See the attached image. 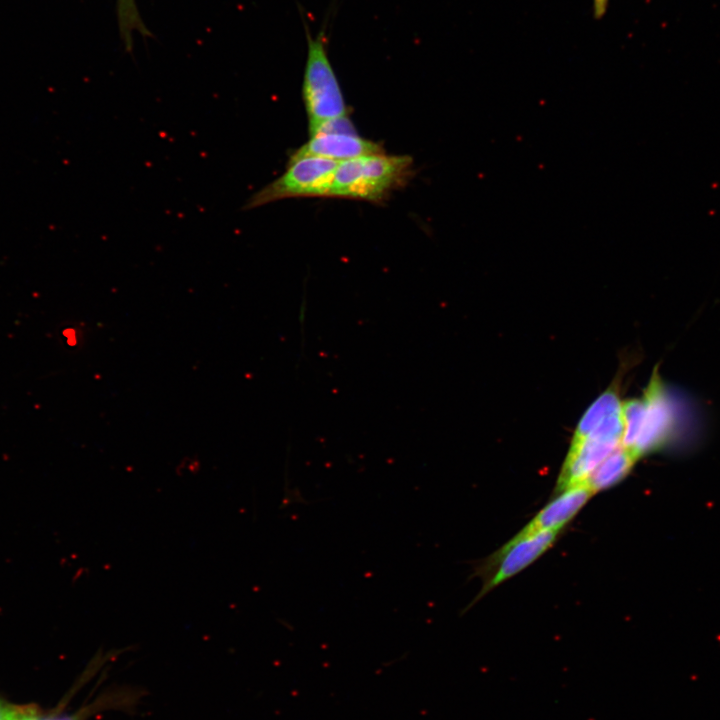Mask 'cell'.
<instances>
[{
	"instance_id": "1",
	"label": "cell",
	"mask_w": 720,
	"mask_h": 720,
	"mask_svg": "<svg viewBox=\"0 0 720 720\" xmlns=\"http://www.w3.org/2000/svg\"><path fill=\"white\" fill-rule=\"evenodd\" d=\"M411 171L412 159L406 155L378 153L344 160L338 163L327 196L383 200L407 182Z\"/></svg>"
},
{
	"instance_id": "2",
	"label": "cell",
	"mask_w": 720,
	"mask_h": 720,
	"mask_svg": "<svg viewBox=\"0 0 720 720\" xmlns=\"http://www.w3.org/2000/svg\"><path fill=\"white\" fill-rule=\"evenodd\" d=\"M307 58L303 79V99L309 119L310 135L324 123L346 116V105L327 53L326 31L313 36L306 27Z\"/></svg>"
},
{
	"instance_id": "3",
	"label": "cell",
	"mask_w": 720,
	"mask_h": 720,
	"mask_svg": "<svg viewBox=\"0 0 720 720\" xmlns=\"http://www.w3.org/2000/svg\"><path fill=\"white\" fill-rule=\"evenodd\" d=\"M623 431L620 409L604 418L584 438L572 440L557 481L556 492L585 482L596 467L622 445Z\"/></svg>"
},
{
	"instance_id": "4",
	"label": "cell",
	"mask_w": 720,
	"mask_h": 720,
	"mask_svg": "<svg viewBox=\"0 0 720 720\" xmlns=\"http://www.w3.org/2000/svg\"><path fill=\"white\" fill-rule=\"evenodd\" d=\"M338 161L322 157H303L289 161L287 170L254 193L243 205L250 210L284 198L327 196Z\"/></svg>"
},
{
	"instance_id": "5",
	"label": "cell",
	"mask_w": 720,
	"mask_h": 720,
	"mask_svg": "<svg viewBox=\"0 0 720 720\" xmlns=\"http://www.w3.org/2000/svg\"><path fill=\"white\" fill-rule=\"evenodd\" d=\"M667 391L655 369L642 397L643 409L632 452L639 459L662 447L672 434L675 416Z\"/></svg>"
},
{
	"instance_id": "6",
	"label": "cell",
	"mask_w": 720,
	"mask_h": 720,
	"mask_svg": "<svg viewBox=\"0 0 720 720\" xmlns=\"http://www.w3.org/2000/svg\"><path fill=\"white\" fill-rule=\"evenodd\" d=\"M558 533L559 531H540L519 539L511 538L494 554L497 570L484 583L479 596L531 564L553 544Z\"/></svg>"
},
{
	"instance_id": "7",
	"label": "cell",
	"mask_w": 720,
	"mask_h": 720,
	"mask_svg": "<svg viewBox=\"0 0 720 720\" xmlns=\"http://www.w3.org/2000/svg\"><path fill=\"white\" fill-rule=\"evenodd\" d=\"M595 493L586 482L569 487L549 502L513 538L519 539L540 531H560Z\"/></svg>"
},
{
	"instance_id": "8",
	"label": "cell",
	"mask_w": 720,
	"mask_h": 720,
	"mask_svg": "<svg viewBox=\"0 0 720 720\" xmlns=\"http://www.w3.org/2000/svg\"><path fill=\"white\" fill-rule=\"evenodd\" d=\"M377 143L357 134H319L312 136L291 156L290 160L303 157H322L338 162L370 154L383 153Z\"/></svg>"
},
{
	"instance_id": "9",
	"label": "cell",
	"mask_w": 720,
	"mask_h": 720,
	"mask_svg": "<svg viewBox=\"0 0 720 720\" xmlns=\"http://www.w3.org/2000/svg\"><path fill=\"white\" fill-rule=\"evenodd\" d=\"M638 458L622 445L614 450L585 481L594 493L620 482L632 469Z\"/></svg>"
},
{
	"instance_id": "10",
	"label": "cell",
	"mask_w": 720,
	"mask_h": 720,
	"mask_svg": "<svg viewBox=\"0 0 720 720\" xmlns=\"http://www.w3.org/2000/svg\"><path fill=\"white\" fill-rule=\"evenodd\" d=\"M618 391L610 388L599 396L587 409L575 430L573 441L580 440L596 428L611 413L621 409Z\"/></svg>"
},
{
	"instance_id": "11",
	"label": "cell",
	"mask_w": 720,
	"mask_h": 720,
	"mask_svg": "<svg viewBox=\"0 0 720 720\" xmlns=\"http://www.w3.org/2000/svg\"><path fill=\"white\" fill-rule=\"evenodd\" d=\"M119 15L121 21L122 32L126 39H128L127 46L130 45V31L132 28H138L143 31V25L139 21V17L136 12L134 0H119Z\"/></svg>"
},
{
	"instance_id": "12",
	"label": "cell",
	"mask_w": 720,
	"mask_h": 720,
	"mask_svg": "<svg viewBox=\"0 0 720 720\" xmlns=\"http://www.w3.org/2000/svg\"><path fill=\"white\" fill-rule=\"evenodd\" d=\"M119 695L113 696V695H105L102 701H98L92 705H90L88 708L84 709L83 711H80L77 714L69 715V716H63V717H56V718H47V719H38L36 715H33L29 717L26 720H82L86 716H88L91 712H95L99 709H108L113 707L114 705H121V701H116L115 697Z\"/></svg>"
},
{
	"instance_id": "13",
	"label": "cell",
	"mask_w": 720,
	"mask_h": 720,
	"mask_svg": "<svg viewBox=\"0 0 720 720\" xmlns=\"http://www.w3.org/2000/svg\"><path fill=\"white\" fill-rule=\"evenodd\" d=\"M36 715L31 708L17 707L0 700V720H26Z\"/></svg>"
},
{
	"instance_id": "14",
	"label": "cell",
	"mask_w": 720,
	"mask_h": 720,
	"mask_svg": "<svg viewBox=\"0 0 720 720\" xmlns=\"http://www.w3.org/2000/svg\"><path fill=\"white\" fill-rule=\"evenodd\" d=\"M609 0H593V15L596 19H601L608 8Z\"/></svg>"
}]
</instances>
